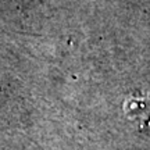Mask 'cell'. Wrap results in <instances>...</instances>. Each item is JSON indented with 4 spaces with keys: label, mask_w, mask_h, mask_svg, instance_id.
<instances>
[{
    "label": "cell",
    "mask_w": 150,
    "mask_h": 150,
    "mask_svg": "<svg viewBox=\"0 0 150 150\" xmlns=\"http://www.w3.org/2000/svg\"><path fill=\"white\" fill-rule=\"evenodd\" d=\"M124 114L140 129L150 127V92L136 91L131 93L122 104Z\"/></svg>",
    "instance_id": "cell-1"
}]
</instances>
